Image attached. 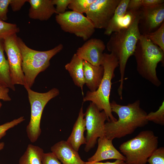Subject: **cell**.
<instances>
[{"instance_id":"cell-34","label":"cell","mask_w":164,"mask_h":164,"mask_svg":"<svg viewBox=\"0 0 164 164\" xmlns=\"http://www.w3.org/2000/svg\"><path fill=\"white\" fill-rule=\"evenodd\" d=\"M142 7V0H129L127 10L137 11Z\"/></svg>"},{"instance_id":"cell-16","label":"cell","mask_w":164,"mask_h":164,"mask_svg":"<svg viewBox=\"0 0 164 164\" xmlns=\"http://www.w3.org/2000/svg\"><path fill=\"white\" fill-rule=\"evenodd\" d=\"M142 7L141 11V19L144 21L148 32L147 33L150 32L164 22V4L152 7Z\"/></svg>"},{"instance_id":"cell-4","label":"cell","mask_w":164,"mask_h":164,"mask_svg":"<svg viewBox=\"0 0 164 164\" xmlns=\"http://www.w3.org/2000/svg\"><path fill=\"white\" fill-rule=\"evenodd\" d=\"M17 39L22 57L24 87L31 88L37 76L49 66L50 59L63 50V46L60 44L52 49L39 51L28 47L20 38L17 37Z\"/></svg>"},{"instance_id":"cell-37","label":"cell","mask_w":164,"mask_h":164,"mask_svg":"<svg viewBox=\"0 0 164 164\" xmlns=\"http://www.w3.org/2000/svg\"><path fill=\"white\" fill-rule=\"evenodd\" d=\"M85 164H127L125 161L119 159L116 160L114 162H85Z\"/></svg>"},{"instance_id":"cell-33","label":"cell","mask_w":164,"mask_h":164,"mask_svg":"<svg viewBox=\"0 0 164 164\" xmlns=\"http://www.w3.org/2000/svg\"><path fill=\"white\" fill-rule=\"evenodd\" d=\"M28 0H10V5L13 12L19 11Z\"/></svg>"},{"instance_id":"cell-15","label":"cell","mask_w":164,"mask_h":164,"mask_svg":"<svg viewBox=\"0 0 164 164\" xmlns=\"http://www.w3.org/2000/svg\"><path fill=\"white\" fill-rule=\"evenodd\" d=\"M27 2L30 5L28 15L31 19L47 21L56 13L52 0H28Z\"/></svg>"},{"instance_id":"cell-7","label":"cell","mask_w":164,"mask_h":164,"mask_svg":"<svg viewBox=\"0 0 164 164\" xmlns=\"http://www.w3.org/2000/svg\"><path fill=\"white\" fill-rule=\"evenodd\" d=\"M31 107L30 120L26 128L28 137L32 143L36 142L41 133L40 121L43 109L48 102L59 94V90L54 88L48 91L39 93L30 88L26 89Z\"/></svg>"},{"instance_id":"cell-35","label":"cell","mask_w":164,"mask_h":164,"mask_svg":"<svg viewBox=\"0 0 164 164\" xmlns=\"http://www.w3.org/2000/svg\"><path fill=\"white\" fill-rule=\"evenodd\" d=\"M9 88L0 85V100L4 101H10L11 100L9 93Z\"/></svg>"},{"instance_id":"cell-13","label":"cell","mask_w":164,"mask_h":164,"mask_svg":"<svg viewBox=\"0 0 164 164\" xmlns=\"http://www.w3.org/2000/svg\"><path fill=\"white\" fill-rule=\"evenodd\" d=\"M112 140L105 136L98 139V147L95 154L88 159V162H94L108 159H119L125 161V156L114 146Z\"/></svg>"},{"instance_id":"cell-17","label":"cell","mask_w":164,"mask_h":164,"mask_svg":"<svg viewBox=\"0 0 164 164\" xmlns=\"http://www.w3.org/2000/svg\"><path fill=\"white\" fill-rule=\"evenodd\" d=\"M83 106L81 108L77 120L71 133L66 141L75 151L78 152L81 145L86 144V139L84 135L86 130L85 121Z\"/></svg>"},{"instance_id":"cell-14","label":"cell","mask_w":164,"mask_h":164,"mask_svg":"<svg viewBox=\"0 0 164 164\" xmlns=\"http://www.w3.org/2000/svg\"><path fill=\"white\" fill-rule=\"evenodd\" d=\"M51 152L63 164H85L81 159L78 152L67 142L62 140L53 145Z\"/></svg>"},{"instance_id":"cell-38","label":"cell","mask_w":164,"mask_h":164,"mask_svg":"<svg viewBox=\"0 0 164 164\" xmlns=\"http://www.w3.org/2000/svg\"><path fill=\"white\" fill-rule=\"evenodd\" d=\"M4 146L5 143L4 142H0V151L4 149Z\"/></svg>"},{"instance_id":"cell-28","label":"cell","mask_w":164,"mask_h":164,"mask_svg":"<svg viewBox=\"0 0 164 164\" xmlns=\"http://www.w3.org/2000/svg\"><path fill=\"white\" fill-rule=\"evenodd\" d=\"M149 164H164V148H157L148 158Z\"/></svg>"},{"instance_id":"cell-11","label":"cell","mask_w":164,"mask_h":164,"mask_svg":"<svg viewBox=\"0 0 164 164\" xmlns=\"http://www.w3.org/2000/svg\"><path fill=\"white\" fill-rule=\"evenodd\" d=\"M120 0H95L85 13L95 29H105Z\"/></svg>"},{"instance_id":"cell-19","label":"cell","mask_w":164,"mask_h":164,"mask_svg":"<svg viewBox=\"0 0 164 164\" xmlns=\"http://www.w3.org/2000/svg\"><path fill=\"white\" fill-rule=\"evenodd\" d=\"M84 60L75 53L70 62L65 65L75 85L80 87L83 96V87L85 84L83 70Z\"/></svg>"},{"instance_id":"cell-1","label":"cell","mask_w":164,"mask_h":164,"mask_svg":"<svg viewBox=\"0 0 164 164\" xmlns=\"http://www.w3.org/2000/svg\"><path fill=\"white\" fill-rule=\"evenodd\" d=\"M112 112L118 116L116 121L105 123V136L113 140L132 134L137 128L147 125V113L140 107V101H136L127 105L117 104L114 101L110 103Z\"/></svg>"},{"instance_id":"cell-9","label":"cell","mask_w":164,"mask_h":164,"mask_svg":"<svg viewBox=\"0 0 164 164\" xmlns=\"http://www.w3.org/2000/svg\"><path fill=\"white\" fill-rule=\"evenodd\" d=\"M86 143L84 150L87 152L93 148L98 138L105 136V121L107 118L104 111H100L93 103H90L84 113Z\"/></svg>"},{"instance_id":"cell-24","label":"cell","mask_w":164,"mask_h":164,"mask_svg":"<svg viewBox=\"0 0 164 164\" xmlns=\"http://www.w3.org/2000/svg\"><path fill=\"white\" fill-rule=\"evenodd\" d=\"M129 0H120L117 6L114 15L110 20L104 32L109 30L114 25L117 20L124 15L126 13Z\"/></svg>"},{"instance_id":"cell-25","label":"cell","mask_w":164,"mask_h":164,"mask_svg":"<svg viewBox=\"0 0 164 164\" xmlns=\"http://www.w3.org/2000/svg\"><path fill=\"white\" fill-rule=\"evenodd\" d=\"M95 0H72L68 7L70 9L80 13H85L90 5Z\"/></svg>"},{"instance_id":"cell-22","label":"cell","mask_w":164,"mask_h":164,"mask_svg":"<svg viewBox=\"0 0 164 164\" xmlns=\"http://www.w3.org/2000/svg\"><path fill=\"white\" fill-rule=\"evenodd\" d=\"M138 11L127 10L125 15L119 18L113 26L104 34L109 36L114 32L128 28L134 21Z\"/></svg>"},{"instance_id":"cell-10","label":"cell","mask_w":164,"mask_h":164,"mask_svg":"<svg viewBox=\"0 0 164 164\" xmlns=\"http://www.w3.org/2000/svg\"><path fill=\"white\" fill-rule=\"evenodd\" d=\"M16 34L4 39V51L8 58L10 76L13 84L25 86L24 76L22 69V59L18 45Z\"/></svg>"},{"instance_id":"cell-12","label":"cell","mask_w":164,"mask_h":164,"mask_svg":"<svg viewBox=\"0 0 164 164\" xmlns=\"http://www.w3.org/2000/svg\"><path fill=\"white\" fill-rule=\"evenodd\" d=\"M106 46L99 39H88L77 50L76 54L83 60L96 66L102 65Z\"/></svg>"},{"instance_id":"cell-20","label":"cell","mask_w":164,"mask_h":164,"mask_svg":"<svg viewBox=\"0 0 164 164\" xmlns=\"http://www.w3.org/2000/svg\"><path fill=\"white\" fill-rule=\"evenodd\" d=\"M4 39H0V85L15 91L12 81L8 60L4 53Z\"/></svg>"},{"instance_id":"cell-30","label":"cell","mask_w":164,"mask_h":164,"mask_svg":"<svg viewBox=\"0 0 164 164\" xmlns=\"http://www.w3.org/2000/svg\"><path fill=\"white\" fill-rule=\"evenodd\" d=\"M53 4L56 5V13L62 14L66 12V10L72 0H52Z\"/></svg>"},{"instance_id":"cell-18","label":"cell","mask_w":164,"mask_h":164,"mask_svg":"<svg viewBox=\"0 0 164 164\" xmlns=\"http://www.w3.org/2000/svg\"><path fill=\"white\" fill-rule=\"evenodd\" d=\"M83 70L85 84L92 92L96 91L102 79L104 69L102 65H93L84 60Z\"/></svg>"},{"instance_id":"cell-26","label":"cell","mask_w":164,"mask_h":164,"mask_svg":"<svg viewBox=\"0 0 164 164\" xmlns=\"http://www.w3.org/2000/svg\"><path fill=\"white\" fill-rule=\"evenodd\" d=\"M19 31V28L16 24L8 23L0 19V39H4Z\"/></svg>"},{"instance_id":"cell-6","label":"cell","mask_w":164,"mask_h":164,"mask_svg":"<svg viewBox=\"0 0 164 164\" xmlns=\"http://www.w3.org/2000/svg\"><path fill=\"white\" fill-rule=\"evenodd\" d=\"M158 145V137L152 131L147 130L123 142L119 149L125 157L127 164H146Z\"/></svg>"},{"instance_id":"cell-3","label":"cell","mask_w":164,"mask_h":164,"mask_svg":"<svg viewBox=\"0 0 164 164\" xmlns=\"http://www.w3.org/2000/svg\"><path fill=\"white\" fill-rule=\"evenodd\" d=\"M133 55L140 75L155 86H160L161 82L156 69L159 63L163 62L164 52L143 34H141Z\"/></svg>"},{"instance_id":"cell-21","label":"cell","mask_w":164,"mask_h":164,"mask_svg":"<svg viewBox=\"0 0 164 164\" xmlns=\"http://www.w3.org/2000/svg\"><path fill=\"white\" fill-rule=\"evenodd\" d=\"M44 153L43 149L40 147L29 144L20 158L18 164H43Z\"/></svg>"},{"instance_id":"cell-36","label":"cell","mask_w":164,"mask_h":164,"mask_svg":"<svg viewBox=\"0 0 164 164\" xmlns=\"http://www.w3.org/2000/svg\"><path fill=\"white\" fill-rule=\"evenodd\" d=\"M164 2V0H142V7H152L163 3Z\"/></svg>"},{"instance_id":"cell-39","label":"cell","mask_w":164,"mask_h":164,"mask_svg":"<svg viewBox=\"0 0 164 164\" xmlns=\"http://www.w3.org/2000/svg\"><path fill=\"white\" fill-rule=\"evenodd\" d=\"M2 103L0 101V109L1 108V107H2Z\"/></svg>"},{"instance_id":"cell-29","label":"cell","mask_w":164,"mask_h":164,"mask_svg":"<svg viewBox=\"0 0 164 164\" xmlns=\"http://www.w3.org/2000/svg\"><path fill=\"white\" fill-rule=\"evenodd\" d=\"M25 120L24 116H21L0 125V140L6 135V132L8 130L17 125Z\"/></svg>"},{"instance_id":"cell-32","label":"cell","mask_w":164,"mask_h":164,"mask_svg":"<svg viewBox=\"0 0 164 164\" xmlns=\"http://www.w3.org/2000/svg\"><path fill=\"white\" fill-rule=\"evenodd\" d=\"M43 164H62L54 154L51 152L44 153L42 159Z\"/></svg>"},{"instance_id":"cell-5","label":"cell","mask_w":164,"mask_h":164,"mask_svg":"<svg viewBox=\"0 0 164 164\" xmlns=\"http://www.w3.org/2000/svg\"><path fill=\"white\" fill-rule=\"evenodd\" d=\"M102 65L104 69V73L99 87L94 92L87 91L83 98V102L91 101L100 111L105 112L108 121L114 122L116 121L117 119L112 114L110 96L111 80L115 76V70L119 66L118 59L112 53H104Z\"/></svg>"},{"instance_id":"cell-27","label":"cell","mask_w":164,"mask_h":164,"mask_svg":"<svg viewBox=\"0 0 164 164\" xmlns=\"http://www.w3.org/2000/svg\"><path fill=\"white\" fill-rule=\"evenodd\" d=\"M146 119L149 121L161 125H164V101L162 102L158 109L155 112L151 111L147 114Z\"/></svg>"},{"instance_id":"cell-23","label":"cell","mask_w":164,"mask_h":164,"mask_svg":"<svg viewBox=\"0 0 164 164\" xmlns=\"http://www.w3.org/2000/svg\"><path fill=\"white\" fill-rule=\"evenodd\" d=\"M153 43L164 52V23L156 31L144 34Z\"/></svg>"},{"instance_id":"cell-31","label":"cell","mask_w":164,"mask_h":164,"mask_svg":"<svg viewBox=\"0 0 164 164\" xmlns=\"http://www.w3.org/2000/svg\"><path fill=\"white\" fill-rule=\"evenodd\" d=\"M10 0H0V19L5 21L8 19L7 14Z\"/></svg>"},{"instance_id":"cell-8","label":"cell","mask_w":164,"mask_h":164,"mask_svg":"<svg viewBox=\"0 0 164 164\" xmlns=\"http://www.w3.org/2000/svg\"><path fill=\"white\" fill-rule=\"evenodd\" d=\"M55 19L63 31L74 34L84 41L88 40L95 31V28L89 19L83 14L73 11L57 14Z\"/></svg>"},{"instance_id":"cell-2","label":"cell","mask_w":164,"mask_h":164,"mask_svg":"<svg viewBox=\"0 0 164 164\" xmlns=\"http://www.w3.org/2000/svg\"><path fill=\"white\" fill-rule=\"evenodd\" d=\"M141 18L139 10L132 25L127 29L112 33L107 44L108 50L117 58L120 74V84L118 88V94L122 99L125 71L127 61L133 55L141 34L138 24Z\"/></svg>"}]
</instances>
